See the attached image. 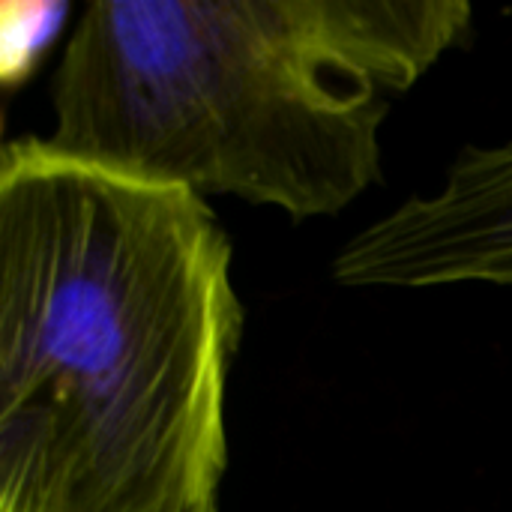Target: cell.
Wrapping results in <instances>:
<instances>
[{
  "label": "cell",
  "instance_id": "obj_1",
  "mask_svg": "<svg viewBox=\"0 0 512 512\" xmlns=\"http://www.w3.org/2000/svg\"><path fill=\"white\" fill-rule=\"evenodd\" d=\"M240 336L204 198L3 147L0 512L213 510Z\"/></svg>",
  "mask_w": 512,
  "mask_h": 512
},
{
  "label": "cell",
  "instance_id": "obj_2",
  "mask_svg": "<svg viewBox=\"0 0 512 512\" xmlns=\"http://www.w3.org/2000/svg\"><path fill=\"white\" fill-rule=\"evenodd\" d=\"M474 27L465 0H96L51 78V150L336 216L381 180L390 99Z\"/></svg>",
  "mask_w": 512,
  "mask_h": 512
},
{
  "label": "cell",
  "instance_id": "obj_3",
  "mask_svg": "<svg viewBox=\"0 0 512 512\" xmlns=\"http://www.w3.org/2000/svg\"><path fill=\"white\" fill-rule=\"evenodd\" d=\"M333 279L342 288H512V141L465 147L435 192L357 231Z\"/></svg>",
  "mask_w": 512,
  "mask_h": 512
},
{
  "label": "cell",
  "instance_id": "obj_4",
  "mask_svg": "<svg viewBox=\"0 0 512 512\" xmlns=\"http://www.w3.org/2000/svg\"><path fill=\"white\" fill-rule=\"evenodd\" d=\"M72 15L63 0H6L0 6V78L6 90L21 87L51 51Z\"/></svg>",
  "mask_w": 512,
  "mask_h": 512
},
{
  "label": "cell",
  "instance_id": "obj_5",
  "mask_svg": "<svg viewBox=\"0 0 512 512\" xmlns=\"http://www.w3.org/2000/svg\"><path fill=\"white\" fill-rule=\"evenodd\" d=\"M207 512H219V507H213V510H207Z\"/></svg>",
  "mask_w": 512,
  "mask_h": 512
}]
</instances>
